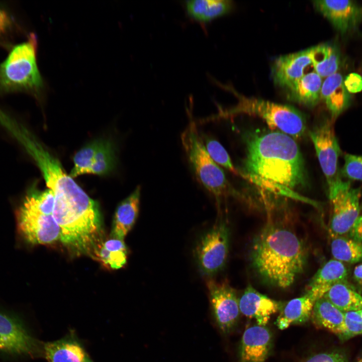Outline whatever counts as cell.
<instances>
[{
	"label": "cell",
	"instance_id": "obj_1",
	"mask_svg": "<svg viewBox=\"0 0 362 362\" xmlns=\"http://www.w3.org/2000/svg\"><path fill=\"white\" fill-rule=\"evenodd\" d=\"M240 174L258 185L294 190L307 182L304 161L292 137L277 130L250 133Z\"/></svg>",
	"mask_w": 362,
	"mask_h": 362
},
{
	"label": "cell",
	"instance_id": "obj_2",
	"mask_svg": "<svg viewBox=\"0 0 362 362\" xmlns=\"http://www.w3.org/2000/svg\"><path fill=\"white\" fill-rule=\"evenodd\" d=\"M252 266L267 284L280 288L291 286L303 271L307 251L291 230L278 224L264 226L253 239Z\"/></svg>",
	"mask_w": 362,
	"mask_h": 362
},
{
	"label": "cell",
	"instance_id": "obj_3",
	"mask_svg": "<svg viewBox=\"0 0 362 362\" xmlns=\"http://www.w3.org/2000/svg\"><path fill=\"white\" fill-rule=\"evenodd\" d=\"M231 91L237 98V104L230 109L222 111L221 117L239 114L256 116L264 121L271 129L287 134L294 139L301 138L305 133V117L295 108L262 99L245 97L233 89Z\"/></svg>",
	"mask_w": 362,
	"mask_h": 362
},
{
	"label": "cell",
	"instance_id": "obj_4",
	"mask_svg": "<svg viewBox=\"0 0 362 362\" xmlns=\"http://www.w3.org/2000/svg\"><path fill=\"white\" fill-rule=\"evenodd\" d=\"M181 141L190 166L202 186L217 200L234 195L223 170L208 154L194 120L182 132Z\"/></svg>",
	"mask_w": 362,
	"mask_h": 362
},
{
	"label": "cell",
	"instance_id": "obj_5",
	"mask_svg": "<svg viewBox=\"0 0 362 362\" xmlns=\"http://www.w3.org/2000/svg\"><path fill=\"white\" fill-rule=\"evenodd\" d=\"M37 41L31 34L27 41L16 46L0 64V90L4 92H37L42 80L36 60Z\"/></svg>",
	"mask_w": 362,
	"mask_h": 362
},
{
	"label": "cell",
	"instance_id": "obj_6",
	"mask_svg": "<svg viewBox=\"0 0 362 362\" xmlns=\"http://www.w3.org/2000/svg\"><path fill=\"white\" fill-rule=\"evenodd\" d=\"M38 342L18 313L0 308V358L18 360L38 352Z\"/></svg>",
	"mask_w": 362,
	"mask_h": 362
},
{
	"label": "cell",
	"instance_id": "obj_7",
	"mask_svg": "<svg viewBox=\"0 0 362 362\" xmlns=\"http://www.w3.org/2000/svg\"><path fill=\"white\" fill-rule=\"evenodd\" d=\"M331 119H326L310 131L318 161L326 178L330 199L343 183L339 169L340 148Z\"/></svg>",
	"mask_w": 362,
	"mask_h": 362
},
{
	"label": "cell",
	"instance_id": "obj_8",
	"mask_svg": "<svg viewBox=\"0 0 362 362\" xmlns=\"http://www.w3.org/2000/svg\"><path fill=\"white\" fill-rule=\"evenodd\" d=\"M229 242L228 228L220 221L204 234L196 245L194 254L201 274L211 277L224 266Z\"/></svg>",
	"mask_w": 362,
	"mask_h": 362
},
{
	"label": "cell",
	"instance_id": "obj_9",
	"mask_svg": "<svg viewBox=\"0 0 362 362\" xmlns=\"http://www.w3.org/2000/svg\"><path fill=\"white\" fill-rule=\"evenodd\" d=\"M19 233L32 244H49L60 240V228L52 215H44L22 205L16 213Z\"/></svg>",
	"mask_w": 362,
	"mask_h": 362
},
{
	"label": "cell",
	"instance_id": "obj_10",
	"mask_svg": "<svg viewBox=\"0 0 362 362\" xmlns=\"http://www.w3.org/2000/svg\"><path fill=\"white\" fill-rule=\"evenodd\" d=\"M360 188H352L349 182H344L330 200L332 206L329 234L343 236L349 233L360 216Z\"/></svg>",
	"mask_w": 362,
	"mask_h": 362
},
{
	"label": "cell",
	"instance_id": "obj_11",
	"mask_svg": "<svg viewBox=\"0 0 362 362\" xmlns=\"http://www.w3.org/2000/svg\"><path fill=\"white\" fill-rule=\"evenodd\" d=\"M207 286L214 320L221 332L228 334L233 330L239 319V299L234 290L225 283L209 280Z\"/></svg>",
	"mask_w": 362,
	"mask_h": 362
},
{
	"label": "cell",
	"instance_id": "obj_12",
	"mask_svg": "<svg viewBox=\"0 0 362 362\" xmlns=\"http://www.w3.org/2000/svg\"><path fill=\"white\" fill-rule=\"evenodd\" d=\"M313 4L342 35L354 32L362 22V7L354 1L318 0Z\"/></svg>",
	"mask_w": 362,
	"mask_h": 362
},
{
	"label": "cell",
	"instance_id": "obj_13",
	"mask_svg": "<svg viewBox=\"0 0 362 362\" xmlns=\"http://www.w3.org/2000/svg\"><path fill=\"white\" fill-rule=\"evenodd\" d=\"M312 65L310 48L277 57L272 64L271 74L275 83L287 89L305 73Z\"/></svg>",
	"mask_w": 362,
	"mask_h": 362
},
{
	"label": "cell",
	"instance_id": "obj_14",
	"mask_svg": "<svg viewBox=\"0 0 362 362\" xmlns=\"http://www.w3.org/2000/svg\"><path fill=\"white\" fill-rule=\"evenodd\" d=\"M272 335L265 326L254 325L244 332L239 349L241 362H264L269 355Z\"/></svg>",
	"mask_w": 362,
	"mask_h": 362
},
{
	"label": "cell",
	"instance_id": "obj_15",
	"mask_svg": "<svg viewBox=\"0 0 362 362\" xmlns=\"http://www.w3.org/2000/svg\"><path fill=\"white\" fill-rule=\"evenodd\" d=\"M282 304L259 293L250 285L246 288L239 299L240 312L247 317L254 319L257 325L264 326L272 315L280 311Z\"/></svg>",
	"mask_w": 362,
	"mask_h": 362
},
{
	"label": "cell",
	"instance_id": "obj_16",
	"mask_svg": "<svg viewBox=\"0 0 362 362\" xmlns=\"http://www.w3.org/2000/svg\"><path fill=\"white\" fill-rule=\"evenodd\" d=\"M348 272L343 263L332 259L325 263L317 271L310 280L306 293L315 300L323 297L333 285L347 283Z\"/></svg>",
	"mask_w": 362,
	"mask_h": 362
},
{
	"label": "cell",
	"instance_id": "obj_17",
	"mask_svg": "<svg viewBox=\"0 0 362 362\" xmlns=\"http://www.w3.org/2000/svg\"><path fill=\"white\" fill-rule=\"evenodd\" d=\"M343 79L342 75L336 72L326 77L321 87V100L325 103L334 122L350 104V95L344 86Z\"/></svg>",
	"mask_w": 362,
	"mask_h": 362
},
{
	"label": "cell",
	"instance_id": "obj_18",
	"mask_svg": "<svg viewBox=\"0 0 362 362\" xmlns=\"http://www.w3.org/2000/svg\"><path fill=\"white\" fill-rule=\"evenodd\" d=\"M43 348L48 362H93L82 346L73 338L46 342Z\"/></svg>",
	"mask_w": 362,
	"mask_h": 362
},
{
	"label": "cell",
	"instance_id": "obj_19",
	"mask_svg": "<svg viewBox=\"0 0 362 362\" xmlns=\"http://www.w3.org/2000/svg\"><path fill=\"white\" fill-rule=\"evenodd\" d=\"M316 301L306 293L301 297L283 303L276 324L281 330L307 322L311 318Z\"/></svg>",
	"mask_w": 362,
	"mask_h": 362
},
{
	"label": "cell",
	"instance_id": "obj_20",
	"mask_svg": "<svg viewBox=\"0 0 362 362\" xmlns=\"http://www.w3.org/2000/svg\"><path fill=\"white\" fill-rule=\"evenodd\" d=\"M322 77L313 70L305 73L295 84L286 89L288 98L295 102L312 108L321 100Z\"/></svg>",
	"mask_w": 362,
	"mask_h": 362
},
{
	"label": "cell",
	"instance_id": "obj_21",
	"mask_svg": "<svg viewBox=\"0 0 362 362\" xmlns=\"http://www.w3.org/2000/svg\"><path fill=\"white\" fill-rule=\"evenodd\" d=\"M140 194L141 188L138 186L119 205L113 220L111 237L124 240L132 229L139 213Z\"/></svg>",
	"mask_w": 362,
	"mask_h": 362
},
{
	"label": "cell",
	"instance_id": "obj_22",
	"mask_svg": "<svg viewBox=\"0 0 362 362\" xmlns=\"http://www.w3.org/2000/svg\"><path fill=\"white\" fill-rule=\"evenodd\" d=\"M311 318L318 327L326 329L339 338L343 332L344 313L324 297L315 302Z\"/></svg>",
	"mask_w": 362,
	"mask_h": 362
},
{
	"label": "cell",
	"instance_id": "obj_23",
	"mask_svg": "<svg viewBox=\"0 0 362 362\" xmlns=\"http://www.w3.org/2000/svg\"><path fill=\"white\" fill-rule=\"evenodd\" d=\"M184 5L190 17L207 23L228 13L233 4L229 0H188Z\"/></svg>",
	"mask_w": 362,
	"mask_h": 362
},
{
	"label": "cell",
	"instance_id": "obj_24",
	"mask_svg": "<svg viewBox=\"0 0 362 362\" xmlns=\"http://www.w3.org/2000/svg\"><path fill=\"white\" fill-rule=\"evenodd\" d=\"M312 65L322 78L337 72L340 65V55L336 46L325 43L310 47Z\"/></svg>",
	"mask_w": 362,
	"mask_h": 362
},
{
	"label": "cell",
	"instance_id": "obj_25",
	"mask_svg": "<svg viewBox=\"0 0 362 362\" xmlns=\"http://www.w3.org/2000/svg\"><path fill=\"white\" fill-rule=\"evenodd\" d=\"M96 259L109 268L117 269L126 263L128 250L123 239L111 237L94 250Z\"/></svg>",
	"mask_w": 362,
	"mask_h": 362
},
{
	"label": "cell",
	"instance_id": "obj_26",
	"mask_svg": "<svg viewBox=\"0 0 362 362\" xmlns=\"http://www.w3.org/2000/svg\"><path fill=\"white\" fill-rule=\"evenodd\" d=\"M323 297L343 313L362 309V296L348 283H339L333 285Z\"/></svg>",
	"mask_w": 362,
	"mask_h": 362
},
{
	"label": "cell",
	"instance_id": "obj_27",
	"mask_svg": "<svg viewBox=\"0 0 362 362\" xmlns=\"http://www.w3.org/2000/svg\"><path fill=\"white\" fill-rule=\"evenodd\" d=\"M330 235L334 259L350 263L362 261V242L344 236Z\"/></svg>",
	"mask_w": 362,
	"mask_h": 362
},
{
	"label": "cell",
	"instance_id": "obj_28",
	"mask_svg": "<svg viewBox=\"0 0 362 362\" xmlns=\"http://www.w3.org/2000/svg\"><path fill=\"white\" fill-rule=\"evenodd\" d=\"M116 164V157L112 143L109 140L102 139L88 173L105 175L111 172Z\"/></svg>",
	"mask_w": 362,
	"mask_h": 362
},
{
	"label": "cell",
	"instance_id": "obj_29",
	"mask_svg": "<svg viewBox=\"0 0 362 362\" xmlns=\"http://www.w3.org/2000/svg\"><path fill=\"white\" fill-rule=\"evenodd\" d=\"M102 140V139L93 141L75 153L73 157L74 166L69 174L70 176L74 177L88 173L94 158L101 145Z\"/></svg>",
	"mask_w": 362,
	"mask_h": 362
},
{
	"label": "cell",
	"instance_id": "obj_30",
	"mask_svg": "<svg viewBox=\"0 0 362 362\" xmlns=\"http://www.w3.org/2000/svg\"><path fill=\"white\" fill-rule=\"evenodd\" d=\"M200 134L205 147L212 159L218 165L233 173L239 174L237 169L233 165L229 155L222 145L210 135L205 133Z\"/></svg>",
	"mask_w": 362,
	"mask_h": 362
},
{
	"label": "cell",
	"instance_id": "obj_31",
	"mask_svg": "<svg viewBox=\"0 0 362 362\" xmlns=\"http://www.w3.org/2000/svg\"><path fill=\"white\" fill-rule=\"evenodd\" d=\"M340 174L350 180L362 181V156L346 154Z\"/></svg>",
	"mask_w": 362,
	"mask_h": 362
},
{
	"label": "cell",
	"instance_id": "obj_32",
	"mask_svg": "<svg viewBox=\"0 0 362 362\" xmlns=\"http://www.w3.org/2000/svg\"><path fill=\"white\" fill-rule=\"evenodd\" d=\"M343 330L339 338L346 340L362 334V318L357 311L344 313Z\"/></svg>",
	"mask_w": 362,
	"mask_h": 362
},
{
	"label": "cell",
	"instance_id": "obj_33",
	"mask_svg": "<svg viewBox=\"0 0 362 362\" xmlns=\"http://www.w3.org/2000/svg\"><path fill=\"white\" fill-rule=\"evenodd\" d=\"M304 362H348V359L342 351L334 350L315 354Z\"/></svg>",
	"mask_w": 362,
	"mask_h": 362
},
{
	"label": "cell",
	"instance_id": "obj_34",
	"mask_svg": "<svg viewBox=\"0 0 362 362\" xmlns=\"http://www.w3.org/2000/svg\"><path fill=\"white\" fill-rule=\"evenodd\" d=\"M343 83L349 94L362 90V76L357 73L352 72L346 75L343 79Z\"/></svg>",
	"mask_w": 362,
	"mask_h": 362
},
{
	"label": "cell",
	"instance_id": "obj_35",
	"mask_svg": "<svg viewBox=\"0 0 362 362\" xmlns=\"http://www.w3.org/2000/svg\"><path fill=\"white\" fill-rule=\"evenodd\" d=\"M13 26V21L9 13L0 7V39L11 31Z\"/></svg>",
	"mask_w": 362,
	"mask_h": 362
},
{
	"label": "cell",
	"instance_id": "obj_36",
	"mask_svg": "<svg viewBox=\"0 0 362 362\" xmlns=\"http://www.w3.org/2000/svg\"><path fill=\"white\" fill-rule=\"evenodd\" d=\"M350 238L362 242V215H360L349 231Z\"/></svg>",
	"mask_w": 362,
	"mask_h": 362
},
{
	"label": "cell",
	"instance_id": "obj_37",
	"mask_svg": "<svg viewBox=\"0 0 362 362\" xmlns=\"http://www.w3.org/2000/svg\"><path fill=\"white\" fill-rule=\"evenodd\" d=\"M353 279L359 285L362 286V264L355 266L353 272Z\"/></svg>",
	"mask_w": 362,
	"mask_h": 362
},
{
	"label": "cell",
	"instance_id": "obj_38",
	"mask_svg": "<svg viewBox=\"0 0 362 362\" xmlns=\"http://www.w3.org/2000/svg\"><path fill=\"white\" fill-rule=\"evenodd\" d=\"M362 318V309L357 311Z\"/></svg>",
	"mask_w": 362,
	"mask_h": 362
},
{
	"label": "cell",
	"instance_id": "obj_39",
	"mask_svg": "<svg viewBox=\"0 0 362 362\" xmlns=\"http://www.w3.org/2000/svg\"><path fill=\"white\" fill-rule=\"evenodd\" d=\"M357 362H362V358H360Z\"/></svg>",
	"mask_w": 362,
	"mask_h": 362
},
{
	"label": "cell",
	"instance_id": "obj_40",
	"mask_svg": "<svg viewBox=\"0 0 362 362\" xmlns=\"http://www.w3.org/2000/svg\"><path fill=\"white\" fill-rule=\"evenodd\" d=\"M361 209H362V207H361Z\"/></svg>",
	"mask_w": 362,
	"mask_h": 362
}]
</instances>
